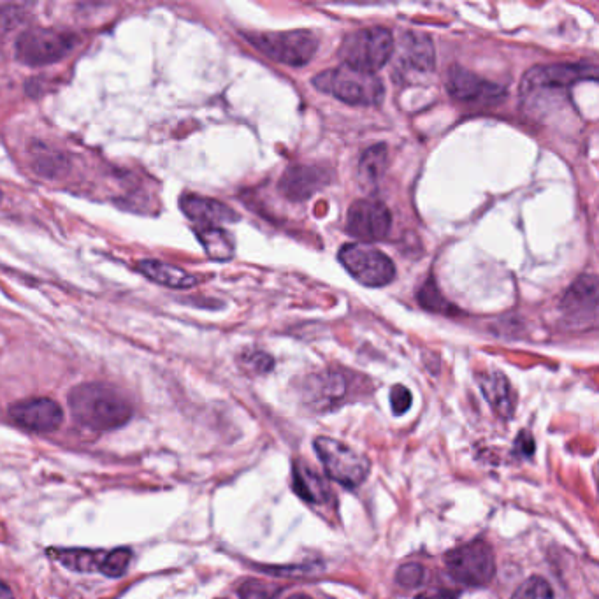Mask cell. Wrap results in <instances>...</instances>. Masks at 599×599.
Returning <instances> with one entry per match:
<instances>
[{
    "mask_svg": "<svg viewBox=\"0 0 599 599\" xmlns=\"http://www.w3.org/2000/svg\"><path fill=\"white\" fill-rule=\"evenodd\" d=\"M448 94L457 101L464 102H496L505 97V88L498 83L484 80L478 74L471 73L464 67L452 65L448 69L447 80Z\"/></svg>",
    "mask_w": 599,
    "mask_h": 599,
    "instance_id": "7c38bea8",
    "label": "cell"
},
{
    "mask_svg": "<svg viewBox=\"0 0 599 599\" xmlns=\"http://www.w3.org/2000/svg\"><path fill=\"white\" fill-rule=\"evenodd\" d=\"M385 166H387V146H371L362 153L359 173H361L362 180L375 183L385 171Z\"/></svg>",
    "mask_w": 599,
    "mask_h": 599,
    "instance_id": "603a6c76",
    "label": "cell"
},
{
    "mask_svg": "<svg viewBox=\"0 0 599 599\" xmlns=\"http://www.w3.org/2000/svg\"><path fill=\"white\" fill-rule=\"evenodd\" d=\"M331 174L325 169L313 166L289 167L280 180V190L290 201H304L329 185Z\"/></svg>",
    "mask_w": 599,
    "mask_h": 599,
    "instance_id": "5bb4252c",
    "label": "cell"
},
{
    "mask_svg": "<svg viewBox=\"0 0 599 599\" xmlns=\"http://www.w3.org/2000/svg\"><path fill=\"white\" fill-rule=\"evenodd\" d=\"M401 64L417 73H433L434 50L429 37L415 32L405 34L401 48Z\"/></svg>",
    "mask_w": 599,
    "mask_h": 599,
    "instance_id": "2e32d148",
    "label": "cell"
},
{
    "mask_svg": "<svg viewBox=\"0 0 599 599\" xmlns=\"http://www.w3.org/2000/svg\"><path fill=\"white\" fill-rule=\"evenodd\" d=\"M69 408L81 426L111 431L132 419V405L120 390L104 383H83L69 394Z\"/></svg>",
    "mask_w": 599,
    "mask_h": 599,
    "instance_id": "6da1fadb",
    "label": "cell"
},
{
    "mask_svg": "<svg viewBox=\"0 0 599 599\" xmlns=\"http://www.w3.org/2000/svg\"><path fill=\"white\" fill-rule=\"evenodd\" d=\"M426 578V570L424 566H420L417 563L403 564L399 570H397L396 582L401 587L406 589H413V587H419Z\"/></svg>",
    "mask_w": 599,
    "mask_h": 599,
    "instance_id": "4316f807",
    "label": "cell"
},
{
    "mask_svg": "<svg viewBox=\"0 0 599 599\" xmlns=\"http://www.w3.org/2000/svg\"><path fill=\"white\" fill-rule=\"evenodd\" d=\"M413 397L412 392L406 389L405 385H394L390 390V406L392 412L396 415H403L412 408Z\"/></svg>",
    "mask_w": 599,
    "mask_h": 599,
    "instance_id": "f1b7e54d",
    "label": "cell"
},
{
    "mask_svg": "<svg viewBox=\"0 0 599 599\" xmlns=\"http://www.w3.org/2000/svg\"><path fill=\"white\" fill-rule=\"evenodd\" d=\"M396 43L389 29L369 27L348 34L340 46L343 65L361 73L375 74L389 62Z\"/></svg>",
    "mask_w": 599,
    "mask_h": 599,
    "instance_id": "3957f363",
    "label": "cell"
},
{
    "mask_svg": "<svg viewBox=\"0 0 599 599\" xmlns=\"http://www.w3.org/2000/svg\"><path fill=\"white\" fill-rule=\"evenodd\" d=\"M392 217L385 204L373 199L355 201L347 215V231L350 236L375 243L389 236Z\"/></svg>",
    "mask_w": 599,
    "mask_h": 599,
    "instance_id": "30bf717a",
    "label": "cell"
},
{
    "mask_svg": "<svg viewBox=\"0 0 599 599\" xmlns=\"http://www.w3.org/2000/svg\"><path fill=\"white\" fill-rule=\"evenodd\" d=\"M311 401L317 408H332L347 394V378L340 373H324L311 380Z\"/></svg>",
    "mask_w": 599,
    "mask_h": 599,
    "instance_id": "ffe728a7",
    "label": "cell"
},
{
    "mask_svg": "<svg viewBox=\"0 0 599 599\" xmlns=\"http://www.w3.org/2000/svg\"><path fill=\"white\" fill-rule=\"evenodd\" d=\"M289 599H313L310 596H306V594H294V596H290Z\"/></svg>",
    "mask_w": 599,
    "mask_h": 599,
    "instance_id": "e575fe53",
    "label": "cell"
},
{
    "mask_svg": "<svg viewBox=\"0 0 599 599\" xmlns=\"http://www.w3.org/2000/svg\"><path fill=\"white\" fill-rule=\"evenodd\" d=\"M561 311L570 324H594L598 313V282L596 276H580L561 301Z\"/></svg>",
    "mask_w": 599,
    "mask_h": 599,
    "instance_id": "4fadbf2b",
    "label": "cell"
},
{
    "mask_svg": "<svg viewBox=\"0 0 599 599\" xmlns=\"http://www.w3.org/2000/svg\"><path fill=\"white\" fill-rule=\"evenodd\" d=\"M598 73L596 67L589 64H552L540 65L531 69L522 78V95H531L540 90H556L568 88L578 81L596 80Z\"/></svg>",
    "mask_w": 599,
    "mask_h": 599,
    "instance_id": "9c48e42d",
    "label": "cell"
},
{
    "mask_svg": "<svg viewBox=\"0 0 599 599\" xmlns=\"http://www.w3.org/2000/svg\"><path fill=\"white\" fill-rule=\"evenodd\" d=\"M246 39L266 57L290 67L310 64L318 51L317 36L310 30L248 34Z\"/></svg>",
    "mask_w": 599,
    "mask_h": 599,
    "instance_id": "277c9868",
    "label": "cell"
},
{
    "mask_svg": "<svg viewBox=\"0 0 599 599\" xmlns=\"http://www.w3.org/2000/svg\"><path fill=\"white\" fill-rule=\"evenodd\" d=\"M0 599H15L13 592L4 582H0Z\"/></svg>",
    "mask_w": 599,
    "mask_h": 599,
    "instance_id": "836d02e7",
    "label": "cell"
},
{
    "mask_svg": "<svg viewBox=\"0 0 599 599\" xmlns=\"http://www.w3.org/2000/svg\"><path fill=\"white\" fill-rule=\"evenodd\" d=\"M419 301L420 304L429 311H441V313H445V311H448V308H450L447 299L441 297L433 280H427L426 285L420 289Z\"/></svg>",
    "mask_w": 599,
    "mask_h": 599,
    "instance_id": "484cf974",
    "label": "cell"
},
{
    "mask_svg": "<svg viewBox=\"0 0 599 599\" xmlns=\"http://www.w3.org/2000/svg\"><path fill=\"white\" fill-rule=\"evenodd\" d=\"M25 13L18 6H0V39L22 25Z\"/></svg>",
    "mask_w": 599,
    "mask_h": 599,
    "instance_id": "83f0119b",
    "label": "cell"
},
{
    "mask_svg": "<svg viewBox=\"0 0 599 599\" xmlns=\"http://www.w3.org/2000/svg\"><path fill=\"white\" fill-rule=\"evenodd\" d=\"M180 206L183 213L199 227H222V224H231L239 218L227 204L201 195H185Z\"/></svg>",
    "mask_w": 599,
    "mask_h": 599,
    "instance_id": "9a60e30c",
    "label": "cell"
},
{
    "mask_svg": "<svg viewBox=\"0 0 599 599\" xmlns=\"http://www.w3.org/2000/svg\"><path fill=\"white\" fill-rule=\"evenodd\" d=\"M448 575L464 587H485L496 575L494 552L485 542H471L445 556Z\"/></svg>",
    "mask_w": 599,
    "mask_h": 599,
    "instance_id": "5b68a950",
    "label": "cell"
},
{
    "mask_svg": "<svg viewBox=\"0 0 599 599\" xmlns=\"http://www.w3.org/2000/svg\"><path fill=\"white\" fill-rule=\"evenodd\" d=\"M459 594L452 589H429L426 592H420L415 599H457Z\"/></svg>",
    "mask_w": 599,
    "mask_h": 599,
    "instance_id": "d6a6232c",
    "label": "cell"
},
{
    "mask_svg": "<svg viewBox=\"0 0 599 599\" xmlns=\"http://www.w3.org/2000/svg\"><path fill=\"white\" fill-rule=\"evenodd\" d=\"M197 238L210 259L224 262L234 257V241L224 227H199Z\"/></svg>",
    "mask_w": 599,
    "mask_h": 599,
    "instance_id": "7402d4cb",
    "label": "cell"
},
{
    "mask_svg": "<svg viewBox=\"0 0 599 599\" xmlns=\"http://www.w3.org/2000/svg\"><path fill=\"white\" fill-rule=\"evenodd\" d=\"M76 46L71 32L57 29H29L16 41V58L30 67L55 64Z\"/></svg>",
    "mask_w": 599,
    "mask_h": 599,
    "instance_id": "52a82bcc",
    "label": "cell"
},
{
    "mask_svg": "<svg viewBox=\"0 0 599 599\" xmlns=\"http://www.w3.org/2000/svg\"><path fill=\"white\" fill-rule=\"evenodd\" d=\"M315 452L324 464L325 473L343 487L355 489L368 478V459L341 441L320 436L315 440Z\"/></svg>",
    "mask_w": 599,
    "mask_h": 599,
    "instance_id": "8992f818",
    "label": "cell"
},
{
    "mask_svg": "<svg viewBox=\"0 0 599 599\" xmlns=\"http://www.w3.org/2000/svg\"><path fill=\"white\" fill-rule=\"evenodd\" d=\"M2 199H4V195H2V192H0V203H2Z\"/></svg>",
    "mask_w": 599,
    "mask_h": 599,
    "instance_id": "d590c367",
    "label": "cell"
},
{
    "mask_svg": "<svg viewBox=\"0 0 599 599\" xmlns=\"http://www.w3.org/2000/svg\"><path fill=\"white\" fill-rule=\"evenodd\" d=\"M245 366L250 371L264 375V373H268L273 369V359L264 352H250V354L245 355Z\"/></svg>",
    "mask_w": 599,
    "mask_h": 599,
    "instance_id": "f546056e",
    "label": "cell"
},
{
    "mask_svg": "<svg viewBox=\"0 0 599 599\" xmlns=\"http://www.w3.org/2000/svg\"><path fill=\"white\" fill-rule=\"evenodd\" d=\"M130 559H132V554H130V550H111V552H108V554H106V561H104V568H102V573H104L106 577H122L123 573H125V571H127V568H129Z\"/></svg>",
    "mask_w": 599,
    "mask_h": 599,
    "instance_id": "d4e9b609",
    "label": "cell"
},
{
    "mask_svg": "<svg viewBox=\"0 0 599 599\" xmlns=\"http://www.w3.org/2000/svg\"><path fill=\"white\" fill-rule=\"evenodd\" d=\"M515 452L522 455V457H531V455L535 454V440H533V436L527 433V431H522L517 436V440H515Z\"/></svg>",
    "mask_w": 599,
    "mask_h": 599,
    "instance_id": "1f68e13d",
    "label": "cell"
},
{
    "mask_svg": "<svg viewBox=\"0 0 599 599\" xmlns=\"http://www.w3.org/2000/svg\"><path fill=\"white\" fill-rule=\"evenodd\" d=\"M9 417L16 426L23 427L34 433H51L57 431L64 413L62 408L48 397H36V399H25L9 408Z\"/></svg>",
    "mask_w": 599,
    "mask_h": 599,
    "instance_id": "8fae6325",
    "label": "cell"
},
{
    "mask_svg": "<svg viewBox=\"0 0 599 599\" xmlns=\"http://www.w3.org/2000/svg\"><path fill=\"white\" fill-rule=\"evenodd\" d=\"M338 257L348 273L366 287H385L396 278L394 262L371 246L350 243L341 248Z\"/></svg>",
    "mask_w": 599,
    "mask_h": 599,
    "instance_id": "ba28073f",
    "label": "cell"
},
{
    "mask_svg": "<svg viewBox=\"0 0 599 599\" xmlns=\"http://www.w3.org/2000/svg\"><path fill=\"white\" fill-rule=\"evenodd\" d=\"M139 271L152 282L159 283L167 289H192L197 285V278L185 269L176 268L160 260H143L139 262Z\"/></svg>",
    "mask_w": 599,
    "mask_h": 599,
    "instance_id": "e0dca14e",
    "label": "cell"
},
{
    "mask_svg": "<svg viewBox=\"0 0 599 599\" xmlns=\"http://www.w3.org/2000/svg\"><path fill=\"white\" fill-rule=\"evenodd\" d=\"M239 594L243 599H273L275 592L269 591L268 585H262L260 582H246Z\"/></svg>",
    "mask_w": 599,
    "mask_h": 599,
    "instance_id": "4dcf8cb0",
    "label": "cell"
},
{
    "mask_svg": "<svg viewBox=\"0 0 599 599\" xmlns=\"http://www.w3.org/2000/svg\"><path fill=\"white\" fill-rule=\"evenodd\" d=\"M510 599H554V591L542 577L527 578Z\"/></svg>",
    "mask_w": 599,
    "mask_h": 599,
    "instance_id": "cb8c5ba5",
    "label": "cell"
},
{
    "mask_svg": "<svg viewBox=\"0 0 599 599\" xmlns=\"http://www.w3.org/2000/svg\"><path fill=\"white\" fill-rule=\"evenodd\" d=\"M53 559L58 563L64 564L65 568L73 571H101L104 568L106 554L108 552H99V550H78V549H58L50 550Z\"/></svg>",
    "mask_w": 599,
    "mask_h": 599,
    "instance_id": "44dd1931",
    "label": "cell"
},
{
    "mask_svg": "<svg viewBox=\"0 0 599 599\" xmlns=\"http://www.w3.org/2000/svg\"><path fill=\"white\" fill-rule=\"evenodd\" d=\"M480 389L484 392L485 399L491 403L492 408L498 412L499 417L510 419L515 410V399L510 389V383L501 373H487L480 378Z\"/></svg>",
    "mask_w": 599,
    "mask_h": 599,
    "instance_id": "d6986e66",
    "label": "cell"
},
{
    "mask_svg": "<svg viewBox=\"0 0 599 599\" xmlns=\"http://www.w3.org/2000/svg\"><path fill=\"white\" fill-rule=\"evenodd\" d=\"M294 491L311 505H324L332 496L324 478L301 462L294 464Z\"/></svg>",
    "mask_w": 599,
    "mask_h": 599,
    "instance_id": "ac0fdd59",
    "label": "cell"
},
{
    "mask_svg": "<svg viewBox=\"0 0 599 599\" xmlns=\"http://www.w3.org/2000/svg\"><path fill=\"white\" fill-rule=\"evenodd\" d=\"M313 85L334 99L352 106H375L383 101L385 88L376 74L361 73L341 65L313 78Z\"/></svg>",
    "mask_w": 599,
    "mask_h": 599,
    "instance_id": "7a4b0ae2",
    "label": "cell"
}]
</instances>
